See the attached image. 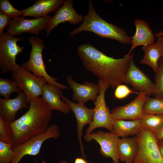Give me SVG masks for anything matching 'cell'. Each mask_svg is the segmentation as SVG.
<instances>
[{
    "label": "cell",
    "instance_id": "1",
    "mask_svg": "<svg viewBox=\"0 0 163 163\" xmlns=\"http://www.w3.org/2000/svg\"><path fill=\"white\" fill-rule=\"evenodd\" d=\"M78 55L88 71L107 83L113 89L125 83L126 75L133 53L125 54L122 58L115 59L107 56L89 43L79 45Z\"/></svg>",
    "mask_w": 163,
    "mask_h": 163
},
{
    "label": "cell",
    "instance_id": "2",
    "mask_svg": "<svg viewBox=\"0 0 163 163\" xmlns=\"http://www.w3.org/2000/svg\"><path fill=\"white\" fill-rule=\"evenodd\" d=\"M29 102V107L27 111L10 123L12 148L44 133L50 126L52 110L42 97H32Z\"/></svg>",
    "mask_w": 163,
    "mask_h": 163
},
{
    "label": "cell",
    "instance_id": "3",
    "mask_svg": "<svg viewBox=\"0 0 163 163\" xmlns=\"http://www.w3.org/2000/svg\"><path fill=\"white\" fill-rule=\"evenodd\" d=\"M88 5V13L84 17L83 22L71 32L70 36L83 31H90L101 38L115 40L122 44H131V37L125 30L102 19L95 11L91 0H89Z\"/></svg>",
    "mask_w": 163,
    "mask_h": 163
},
{
    "label": "cell",
    "instance_id": "4",
    "mask_svg": "<svg viewBox=\"0 0 163 163\" xmlns=\"http://www.w3.org/2000/svg\"><path fill=\"white\" fill-rule=\"evenodd\" d=\"M28 41L32 46L29 58L21 66L35 75L44 78L48 83L62 90L68 89L67 86L58 83L56 81L57 78L50 76L46 72L42 56L43 51L45 48L43 40L37 37L30 36L28 38Z\"/></svg>",
    "mask_w": 163,
    "mask_h": 163
},
{
    "label": "cell",
    "instance_id": "5",
    "mask_svg": "<svg viewBox=\"0 0 163 163\" xmlns=\"http://www.w3.org/2000/svg\"><path fill=\"white\" fill-rule=\"evenodd\" d=\"M23 40L22 37H15L7 32L0 36V71L2 74L21 68L16 63V57L22 52L24 47L18 45L17 42Z\"/></svg>",
    "mask_w": 163,
    "mask_h": 163
},
{
    "label": "cell",
    "instance_id": "6",
    "mask_svg": "<svg viewBox=\"0 0 163 163\" xmlns=\"http://www.w3.org/2000/svg\"><path fill=\"white\" fill-rule=\"evenodd\" d=\"M136 136L138 149L133 163H163L158 141L154 134L142 128Z\"/></svg>",
    "mask_w": 163,
    "mask_h": 163
},
{
    "label": "cell",
    "instance_id": "7",
    "mask_svg": "<svg viewBox=\"0 0 163 163\" xmlns=\"http://www.w3.org/2000/svg\"><path fill=\"white\" fill-rule=\"evenodd\" d=\"M61 134L60 130L57 125H50L44 133L33 137L13 148L14 156L11 163H19L26 155L35 156L39 154L42 144L45 141L50 138L57 139Z\"/></svg>",
    "mask_w": 163,
    "mask_h": 163
},
{
    "label": "cell",
    "instance_id": "8",
    "mask_svg": "<svg viewBox=\"0 0 163 163\" xmlns=\"http://www.w3.org/2000/svg\"><path fill=\"white\" fill-rule=\"evenodd\" d=\"M99 93L94 102L95 107L92 122L86 131V134L91 133L97 128H104L110 132L113 129V120L110 109L106 104L105 94L107 89L110 87L106 82L98 79Z\"/></svg>",
    "mask_w": 163,
    "mask_h": 163
},
{
    "label": "cell",
    "instance_id": "9",
    "mask_svg": "<svg viewBox=\"0 0 163 163\" xmlns=\"http://www.w3.org/2000/svg\"><path fill=\"white\" fill-rule=\"evenodd\" d=\"M11 76L24 92L29 104L31 98L39 97L42 95L43 88L48 83L44 78L35 75L21 66L19 70L11 72Z\"/></svg>",
    "mask_w": 163,
    "mask_h": 163
},
{
    "label": "cell",
    "instance_id": "10",
    "mask_svg": "<svg viewBox=\"0 0 163 163\" xmlns=\"http://www.w3.org/2000/svg\"><path fill=\"white\" fill-rule=\"evenodd\" d=\"M51 15L31 19H24L22 17L12 18L8 27L7 32L13 36L24 33H30L38 35L46 30L47 24L51 18Z\"/></svg>",
    "mask_w": 163,
    "mask_h": 163
},
{
    "label": "cell",
    "instance_id": "11",
    "mask_svg": "<svg viewBox=\"0 0 163 163\" xmlns=\"http://www.w3.org/2000/svg\"><path fill=\"white\" fill-rule=\"evenodd\" d=\"M119 137L117 135L112 132L100 130L96 133L86 134L83 136L84 140L87 142L92 140L96 141L100 146V154L104 157L111 158L115 163H120L117 150Z\"/></svg>",
    "mask_w": 163,
    "mask_h": 163
},
{
    "label": "cell",
    "instance_id": "12",
    "mask_svg": "<svg viewBox=\"0 0 163 163\" xmlns=\"http://www.w3.org/2000/svg\"><path fill=\"white\" fill-rule=\"evenodd\" d=\"M62 101L66 103L73 113L76 120L78 139L80 145L81 155L84 158H86L84 153V146L82 141L83 129L87 124L90 125L92 121L94 115L93 109H89L84 104L76 103L72 101L63 95L61 96Z\"/></svg>",
    "mask_w": 163,
    "mask_h": 163
},
{
    "label": "cell",
    "instance_id": "13",
    "mask_svg": "<svg viewBox=\"0 0 163 163\" xmlns=\"http://www.w3.org/2000/svg\"><path fill=\"white\" fill-rule=\"evenodd\" d=\"M149 97L144 94L139 93L128 104L113 108L110 112L113 120L141 119L144 114L143 107Z\"/></svg>",
    "mask_w": 163,
    "mask_h": 163
},
{
    "label": "cell",
    "instance_id": "14",
    "mask_svg": "<svg viewBox=\"0 0 163 163\" xmlns=\"http://www.w3.org/2000/svg\"><path fill=\"white\" fill-rule=\"evenodd\" d=\"M125 83L132 86L134 91L144 94L149 97L153 94L154 83L136 65L133 60L130 64Z\"/></svg>",
    "mask_w": 163,
    "mask_h": 163
},
{
    "label": "cell",
    "instance_id": "15",
    "mask_svg": "<svg viewBox=\"0 0 163 163\" xmlns=\"http://www.w3.org/2000/svg\"><path fill=\"white\" fill-rule=\"evenodd\" d=\"M73 1L65 0L62 6L56 12L54 15L49 21L46 29V37L50 34L54 28L59 24L68 22L75 25L83 21L84 17L79 14L74 9Z\"/></svg>",
    "mask_w": 163,
    "mask_h": 163
},
{
    "label": "cell",
    "instance_id": "16",
    "mask_svg": "<svg viewBox=\"0 0 163 163\" xmlns=\"http://www.w3.org/2000/svg\"><path fill=\"white\" fill-rule=\"evenodd\" d=\"M67 84L72 91L73 101L78 103L84 104L89 100L94 102L96 101L99 93L98 84L86 82L81 84L75 82L71 76L66 78Z\"/></svg>",
    "mask_w": 163,
    "mask_h": 163
},
{
    "label": "cell",
    "instance_id": "17",
    "mask_svg": "<svg viewBox=\"0 0 163 163\" xmlns=\"http://www.w3.org/2000/svg\"><path fill=\"white\" fill-rule=\"evenodd\" d=\"M29 104L24 92L22 91L13 99L0 98V116L9 123L14 121L18 112L29 109Z\"/></svg>",
    "mask_w": 163,
    "mask_h": 163
},
{
    "label": "cell",
    "instance_id": "18",
    "mask_svg": "<svg viewBox=\"0 0 163 163\" xmlns=\"http://www.w3.org/2000/svg\"><path fill=\"white\" fill-rule=\"evenodd\" d=\"M62 90L47 83L43 88L42 98L50 110H56L64 114H68L71 110L61 99L63 95Z\"/></svg>",
    "mask_w": 163,
    "mask_h": 163
},
{
    "label": "cell",
    "instance_id": "19",
    "mask_svg": "<svg viewBox=\"0 0 163 163\" xmlns=\"http://www.w3.org/2000/svg\"><path fill=\"white\" fill-rule=\"evenodd\" d=\"M63 0H37L34 4L21 11L22 18L31 16L35 18L46 17L56 12L64 2Z\"/></svg>",
    "mask_w": 163,
    "mask_h": 163
},
{
    "label": "cell",
    "instance_id": "20",
    "mask_svg": "<svg viewBox=\"0 0 163 163\" xmlns=\"http://www.w3.org/2000/svg\"><path fill=\"white\" fill-rule=\"evenodd\" d=\"M136 27L135 34L131 37V46L128 53H131L136 47L145 46L154 43L155 37L152 30L145 21L136 19L134 21Z\"/></svg>",
    "mask_w": 163,
    "mask_h": 163
},
{
    "label": "cell",
    "instance_id": "21",
    "mask_svg": "<svg viewBox=\"0 0 163 163\" xmlns=\"http://www.w3.org/2000/svg\"><path fill=\"white\" fill-rule=\"evenodd\" d=\"M157 38L155 43L142 46L144 55L140 61L141 64L151 67L155 73L159 70V59L161 58L163 59V37L160 36Z\"/></svg>",
    "mask_w": 163,
    "mask_h": 163
},
{
    "label": "cell",
    "instance_id": "22",
    "mask_svg": "<svg viewBox=\"0 0 163 163\" xmlns=\"http://www.w3.org/2000/svg\"><path fill=\"white\" fill-rule=\"evenodd\" d=\"M138 142L136 136L118 138L117 150L120 161L125 163H133L137 154Z\"/></svg>",
    "mask_w": 163,
    "mask_h": 163
},
{
    "label": "cell",
    "instance_id": "23",
    "mask_svg": "<svg viewBox=\"0 0 163 163\" xmlns=\"http://www.w3.org/2000/svg\"><path fill=\"white\" fill-rule=\"evenodd\" d=\"M113 126V129L111 132L116 134L119 137H122L136 136L142 128L141 119L129 121L115 120Z\"/></svg>",
    "mask_w": 163,
    "mask_h": 163
},
{
    "label": "cell",
    "instance_id": "24",
    "mask_svg": "<svg viewBox=\"0 0 163 163\" xmlns=\"http://www.w3.org/2000/svg\"><path fill=\"white\" fill-rule=\"evenodd\" d=\"M141 120L142 128L154 133L163 125V115L144 113Z\"/></svg>",
    "mask_w": 163,
    "mask_h": 163
},
{
    "label": "cell",
    "instance_id": "25",
    "mask_svg": "<svg viewBox=\"0 0 163 163\" xmlns=\"http://www.w3.org/2000/svg\"><path fill=\"white\" fill-rule=\"evenodd\" d=\"M144 113L163 115V98L148 97L143 108Z\"/></svg>",
    "mask_w": 163,
    "mask_h": 163
},
{
    "label": "cell",
    "instance_id": "26",
    "mask_svg": "<svg viewBox=\"0 0 163 163\" xmlns=\"http://www.w3.org/2000/svg\"><path fill=\"white\" fill-rule=\"evenodd\" d=\"M22 91L13 80L0 78V95L4 98H10L12 93L16 92L18 94Z\"/></svg>",
    "mask_w": 163,
    "mask_h": 163
},
{
    "label": "cell",
    "instance_id": "27",
    "mask_svg": "<svg viewBox=\"0 0 163 163\" xmlns=\"http://www.w3.org/2000/svg\"><path fill=\"white\" fill-rule=\"evenodd\" d=\"M159 70L155 73V82L153 95L163 98V59L161 58L158 61Z\"/></svg>",
    "mask_w": 163,
    "mask_h": 163
},
{
    "label": "cell",
    "instance_id": "28",
    "mask_svg": "<svg viewBox=\"0 0 163 163\" xmlns=\"http://www.w3.org/2000/svg\"><path fill=\"white\" fill-rule=\"evenodd\" d=\"M14 156L11 144L0 141V163H11Z\"/></svg>",
    "mask_w": 163,
    "mask_h": 163
},
{
    "label": "cell",
    "instance_id": "29",
    "mask_svg": "<svg viewBox=\"0 0 163 163\" xmlns=\"http://www.w3.org/2000/svg\"><path fill=\"white\" fill-rule=\"evenodd\" d=\"M0 141L11 144L12 137L10 123L0 116Z\"/></svg>",
    "mask_w": 163,
    "mask_h": 163
},
{
    "label": "cell",
    "instance_id": "30",
    "mask_svg": "<svg viewBox=\"0 0 163 163\" xmlns=\"http://www.w3.org/2000/svg\"><path fill=\"white\" fill-rule=\"evenodd\" d=\"M0 9L12 18L19 17L22 14L21 11L14 8L8 0H0Z\"/></svg>",
    "mask_w": 163,
    "mask_h": 163
},
{
    "label": "cell",
    "instance_id": "31",
    "mask_svg": "<svg viewBox=\"0 0 163 163\" xmlns=\"http://www.w3.org/2000/svg\"><path fill=\"white\" fill-rule=\"evenodd\" d=\"M115 89L114 97L116 98L119 99L124 98L131 94L139 93L137 92L131 90L126 85L123 84L118 85Z\"/></svg>",
    "mask_w": 163,
    "mask_h": 163
},
{
    "label": "cell",
    "instance_id": "32",
    "mask_svg": "<svg viewBox=\"0 0 163 163\" xmlns=\"http://www.w3.org/2000/svg\"><path fill=\"white\" fill-rule=\"evenodd\" d=\"M11 18L0 11V36L4 33L6 27L9 25Z\"/></svg>",
    "mask_w": 163,
    "mask_h": 163
},
{
    "label": "cell",
    "instance_id": "33",
    "mask_svg": "<svg viewBox=\"0 0 163 163\" xmlns=\"http://www.w3.org/2000/svg\"><path fill=\"white\" fill-rule=\"evenodd\" d=\"M158 141L163 139V125L156 132L154 133Z\"/></svg>",
    "mask_w": 163,
    "mask_h": 163
},
{
    "label": "cell",
    "instance_id": "34",
    "mask_svg": "<svg viewBox=\"0 0 163 163\" xmlns=\"http://www.w3.org/2000/svg\"><path fill=\"white\" fill-rule=\"evenodd\" d=\"M74 163H88V162L84 158L78 157L75 159Z\"/></svg>",
    "mask_w": 163,
    "mask_h": 163
},
{
    "label": "cell",
    "instance_id": "35",
    "mask_svg": "<svg viewBox=\"0 0 163 163\" xmlns=\"http://www.w3.org/2000/svg\"><path fill=\"white\" fill-rule=\"evenodd\" d=\"M158 145L161 153L163 157V139L158 141Z\"/></svg>",
    "mask_w": 163,
    "mask_h": 163
},
{
    "label": "cell",
    "instance_id": "36",
    "mask_svg": "<svg viewBox=\"0 0 163 163\" xmlns=\"http://www.w3.org/2000/svg\"><path fill=\"white\" fill-rule=\"evenodd\" d=\"M154 35L156 37H157L159 36H162L163 37V31L160 30L154 34Z\"/></svg>",
    "mask_w": 163,
    "mask_h": 163
},
{
    "label": "cell",
    "instance_id": "37",
    "mask_svg": "<svg viewBox=\"0 0 163 163\" xmlns=\"http://www.w3.org/2000/svg\"><path fill=\"white\" fill-rule=\"evenodd\" d=\"M59 163H68V162L65 160H62L60 161Z\"/></svg>",
    "mask_w": 163,
    "mask_h": 163
},
{
    "label": "cell",
    "instance_id": "38",
    "mask_svg": "<svg viewBox=\"0 0 163 163\" xmlns=\"http://www.w3.org/2000/svg\"></svg>",
    "mask_w": 163,
    "mask_h": 163
}]
</instances>
